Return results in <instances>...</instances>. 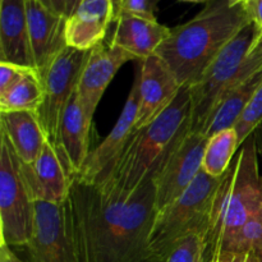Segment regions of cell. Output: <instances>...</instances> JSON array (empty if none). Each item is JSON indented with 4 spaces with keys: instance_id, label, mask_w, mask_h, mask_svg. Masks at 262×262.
Here are the masks:
<instances>
[{
    "instance_id": "cell-37",
    "label": "cell",
    "mask_w": 262,
    "mask_h": 262,
    "mask_svg": "<svg viewBox=\"0 0 262 262\" xmlns=\"http://www.w3.org/2000/svg\"><path fill=\"white\" fill-rule=\"evenodd\" d=\"M114 3H115V0H114Z\"/></svg>"
},
{
    "instance_id": "cell-17",
    "label": "cell",
    "mask_w": 262,
    "mask_h": 262,
    "mask_svg": "<svg viewBox=\"0 0 262 262\" xmlns=\"http://www.w3.org/2000/svg\"><path fill=\"white\" fill-rule=\"evenodd\" d=\"M114 23L115 27L109 42L129 53L136 60H143L155 55L170 33V28L156 19L130 13L122 12L117 14Z\"/></svg>"
},
{
    "instance_id": "cell-25",
    "label": "cell",
    "mask_w": 262,
    "mask_h": 262,
    "mask_svg": "<svg viewBox=\"0 0 262 262\" xmlns=\"http://www.w3.org/2000/svg\"><path fill=\"white\" fill-rule=\"evenodd\" d=\"M262 122V84L258 87L256 94L248 102L246 109L241 114L233 128L235 129L239 140V145L242 146L248 138L255 135V130Z\"/></svg>"
},
{
    "instance_id": "cell-15",
    "label": "cell",
    "mask_w": 262,
    "mask_h": 262,
    "mask_svg": "<svg viewBox=\"0 0 262 262\" xmlns=\"http://www.w3.org/2000/svg\"><path fill=\"white\" fill-rule=\"evenodd\" d=\"M26 10L33 64L41 76L50 61L67 46V17L51 12L41 0H26Z\"/></svg>"
},
{
    "instance_id": "cell-26",
    "label": "cell",
    "mask_w": 262,
    "mask_h": 262,
    "mask_svg": "<svg viewBox=\"0 0 262 262\" xmlns=\"http://www.w3.org/2000/svg\"><path fill=\"white\" fill-rule=\"evenodd\" d=\"M233 251L251 252L262 262V207L241 229Z\"/></svg>"
},
{
    "instance_id": "cell-33",
    "label": "cell",
    "mask_w": 262,
    "mask_h": 262,
    "mask_svg": "<svg viewBox=\"0 0 262 262\" xmlns=\"http://www.w3.org/2000/svg\"><path fill=\"white\" fill-rule=\"evenodd\" d=\"M66 2H67V17H69V15H71L77 8H78V5L81 4L83 0H66Z\"/></svg>"
},
{
    "instance_id": "cell-6",
    "label": "cell",
    "mask_w": 262,
    "mask_h": 262,
    "mask_svg": "<svg viewBox=\"0 0 262 262\" xmlns=\"http://www.w3.org/2000/svg\"><path fill=\"white\" fill-rule=\"evenodd\" d=\"M222 178L201 170L173 204L156 214L150 238L154 261L164 262L176 243L191 233L201 230L206 237L210 211Z\"/></svg>"
},
{
    "instance_id": "cell-16",
    "label": "cell",
    "mask_w": 262,
    "mask_h": 262,
    "mask_svg": "<svg viewBox=\"0 0 262 262\" xmlns=\"http://www.w3.org/2000/svg\"><path fill=\"white\" fill-rule=\"evenodd\" d=\"M115 19L114 0H83L66 22L67 46L90 51L104 42Z\"/></svg>"
},
{
    "instance_id": "cell-19",
    "label": "cell",
    "mask_w": 262,
    "mask_h": 262,
    "mask_svg": "<svg viewBox=\"0 0 262 262\" xmlns=\"http://www.w3.org/2000/svg\"><path fill=\"white\" fill-rule=\"evenodd\" d=\"M92 120L94 119L87 114L79 102L77 94H74L64 112L56 147L68 163L73 177L81 171L90 154V130Z\"/></svg>"
},
{
    "instance_id": "cell-22",
    "label": "cell",
    "mask_w": 262,
    "mask_h": 262,
    "mask_svg": "<svg viewBox=\"0 0 262 262\" xmlns=\"http://www.w3.org/2000/svg\"><path fill=\"white\" fill-rule=\"evenodd\" d=\"M43 82L36 69H28L13 86L0 94V113H37L43 101Z\"/></svg>"
},
{
    "instance_id": "cell-28",
    "label": "cell",
    "mask_w": 262,
    "mask_h": 262,
    "mask_svg": "<svg viewBox=\"0 0 262 262\" xmlns=\"http://www.w3.org/2000/svg\"><path fill=\"white\" fill-rule=\"evenodd\" d=\"M28 69L32 68H26L9 61H0V94L13 86Z\"/></svg>"
},
{
    "instance_id": "cell-36",
    "label": "cell",
    "mask_w": 262,
    "mask_h": 262,
    "mask_svg": "<svg viewBox=\"0 0 262 262\" xmlns=\"http://www.w3.org/2000/svg\"><path fill=\"white\" fill-rule=\"evenodd\" d=\"M260 154H261V156H262V150H261V151H260Z\"/></svg>"
},
{
    "instance_id": "cell-20",
    "label": "cell",
    "mask_w": 262,
    "mask_h": 262,
    "mask_svg": "<svg viewBox=\"0 0 262 262\" xmlns=\"http://www.w3.org/2000/svg\"><path fill=\"white\" fill-rule=\"evenodd\" d=\"M0 133L5 136L20 163L31 164L49 142L36 113H0Z\"/></svg>"
},
{
    "instance_id": "cell-21",
    "label": "cell",
    "mask_w": 262,
    "mask_h": 262,
    "mask_svg": "<svg viewBox=\"0 0 262 262\" xmlns=\"http://www.w3.org/2000/svg\"><path fill=\"white\" fill-rule=\"evenodd\" d=\"M262 84V69L256 74L251 76L246 81L241 82L239 84L234 87L232 91L228 92L224 96V99L220 101L216 109L211 114L210 119L207 120L205 125L204 133L207 138L214 136L215 133L220 130L233 128L239 119L241 114L246 109L248 102L256 94Z\"/></svg>"
},
{
    "instance_id": "cell-31",
    "label": "cell",
    "mask_w": 262,
    "mask_h": 262,
    "mask_svg": "<svg viewBox=\"0 0 262 262\" xmlns=\"http://www.w3.org/2000/svg\"><path fill=\"white\" fill-rule=\"evenodd\" d=\"M43 5L51 12L67 17V2L66 0H41Z\"/></svg>"
},
{
    "instance_id": "cell-9",
    "label": "cell",
    "mask_w": 262,
    "mask_h": 262,
    "mask_svg": "<svg viewBox=\"0 0 262 262\" xmlns=\"http://www.w3.org/2000/svg\"><path fill=\"white\" fill-rule=\"evenodd\" d=\"M23 248L27 262H81L68 200L36 202L33 234Z\"/></svg>"
},
{
    "instance_id": "cell-24",
    "label": "cell",
    "mask_w": 262,
    "mask_h": 262,
    "mask_svg": "<svg viewBox=\"0 0 262 262\" xmlns=\"http://www.w3.org/2000/svg\"><path fill=\"white\" fill-rule=\"evenodd\" d=\"M206 237L201 230L191 233L176 243L164 262H205Z\"/></svg>"
},
{
    "instance_id": "cell-11",
    "label": "cell",
    "mask_w": 262,
    "mask_h": 262,
    "mask_svg": "<svg viewBox=\"0 0 262 262\" xmlns=\"http://www.w3.org/2000/svg\"><path fill=\"white\" fill-rule=\"evenodd\" d=\"M137 114L138 86L135 79L115 125L102 142L90 151L81 171L74 178L83 183L99 184L109 176L110 170L135 133Z\"/></svg>"
},
{
    "instance_id": "cell-7",
    "label": "cell",
    "mask_w": 262,
    "mask_h": 262,
    "mask_svg": "<svg viewBox=\"0 0 262 262\" xmlns=\"http://www.w3.org/2000/svg\"><path fill=\"white\" fill-rule=\"evenodd\" d=\"M36 202L31 196L17 158L0 133V224L2 243L25 247L35 228Z\"/></svg>"
},
{
    "instance_id": "cell-1",
    "label": "cell",
    "mask_w": 262,
    "mask_h": 262,
    "mask_svg": "<svg viewBox=\"0 0 262 262\" xmlns=\"http://www.w3.org/2000/svg\"><path fill=\"white\" fill-rule=\"evenodd\" d=\"M81 262H155L150 248L155 187L124 191L73 179L68 197Z\"/></svg>"
},
{
    "instance_id": "cell-3",
    "label": "cell",
    "mask_w": 262,
    "mask_h": 262,
    "mask_svg": "<svg viewBox=\"0 0 262 262\" xmlns=\"http://www.w3.org/2000/svg\"><path fill=\"white\" fill-rule=\"evenodd\" d=\"M255 135L238 150L215 194L206 229V255L233 251L246 223L262 207V176Z\"/></svg>"
},
{
    "instance_id": "cell-32",
    "label": "cell",
    "mask_w": 262,
    "mask_h": 262,
    "mask_svg": "<svg viewBox=\"0 0 262 262\" xmlns=\"http://www.w3.org/2000/svg\"><path fill=\"white\" fill-rule=\"evenodd\" d=\"M0 262H27L15 255L12 247H9L5 243H0Z\"/></svg>"
},
{
    "instance_id": "cell-4",
    "label": "cell",
    "mask_w": 262,
    "mask_h": 262,
    "mask_svg": "<svg viewBox=\"0 0 262 262\" xmlns=\"http://www.w3.org/2000/svg\"><path fill=\"white\" fill-rule=\"evenodd\" d=\"M191 129V92L183 87L173 104L154 122L135 130L101 183L133 191L151 183L182 137Z\"/></svg>"
},
{
    "instance_id": "cell-8",
    "label": "cell",
    "mask_w": 262,
    "mask_h": 262,
    "mask_svg": "<svg viewBox=\"0 0 262 262\" xmlns=\"http://www.w3.org/2000/svg\"><path fill=\"white\" fill-rule=\"evenodd\" d=\"M90 51L66 46L41 74L43 82V101L36 113L48 141L58 147L59 130L66 107L76 94L79 76Z\"/></svg>"
},
{
    "instance_id": "cell-35",
    "label": "cell",
    "mask_w": 262,
    "mask_h": 262,
    "mask_svg": "<svg viewBox=\"0 0 262 262\" xmlns=\"http://www.w3.org/2000/svg\"><path fill=\"white\" fill-rule=\"evenodd\" d=\"M232 2L234 3H243V4H246V3H248L250 0H232Z\"/></svg>"
},
{
    "instance_id": "cell-27",
    "label": "cell",
    "mask_w": 262,
    "mask_h": 262,
    "mask_svg": "<svg viewBox=\"0 0 262 262\" xmlns=\"http://www.w3.org/2000/svg\"><path fill=\"white\" fill-rule=\"evenodd\" d=\"M159 2L160 0H115V15L124 12L156 19L155 13Z\"/></svg>"
},
{
    "instance_id": "cell-14",
    "label": "cell",
    "mask_w": 262,
    "mask_h": 262,
    "mask_svg": "<svg viewBox=\"0 0 262 262\" xmlns=\"http://www.w3.org/2000/svg\"><path fill=\"white\" fill-rule=\"evenodd\" d=\"M130 60H136L135 56L110 42H101L90 50L79 76L76 94L92 119L110 82L118 71Z\"/></svg>"
},
{
    "instance_id": "cell-30",
    "label": "cell",
    "mask_w": 262,
    "mask_h": 262,
    "mask_svg": "<svg viewBox=\"0 0 262 262\" xmlns=\"http://www.w3.org/2000/svg\"><path fill=\"white\" fill-rule=\"evenodd\" d=\"M246 7L253 22L262 28V0H250L246 3Z\"/></svg>"
},
{
    "instance_id": "cell-23",
    "label": "cell",
    "mask_w": 262,
    "mask_h": 262,
    "mask_svg": "<svg viewBox=\"0 0 262 262\" xmlns=\"http://www.w3.org/2000/svg\"><path fill=\"white\" fill-rule=\"evenodd\" d=\"M241 147L234 128L220 130L207 140L202 158V170L214 178H222Z\"/></svg>"
},
{
    "instance_id": "cell-29",
    "label": "cell",
    "mask_w": 262,
    "mask_h": 262,
    "mask_svg": "<svg viewBox=\"0 0 262 262\" xmlns=\"http://www.w3.org/2000/svg\"><path fill=\"white\" fill-rule=\"evenodd\" d=\"M205 262H260L255 255L245 251H216L206 255Z\"/></svg>"
},
{
    "instance_id": "cell-34",
    "label": "cell",
    "mask_w": 262,
    "mask_h": 262,
    "mask_svg": "<svg viewBox=\"0 0 262 262\" xmlns=\"http://www.w3.org/2000/svg\"><path fill=\"white\" fill-rule=\"evenodd\" d=\"M182 2H188V3H205L206 4L209 0H182Z\"/></svg>"
},
{
    "instance_id": "cell-12",
    "label": "cell",
    "mask_w": 262,
    "mask_h": 262,
    "mask_svg": "<svg viewBox=\"0 0 262 262\" xmlns=\"http://www.w3.org/2000/svg\"><path fill=\"white\" fill-rule=\"evenodd\" d=\"M136 77L138 86V114L136 130L146 127L163 114L183 89L173 72L159 55L140 60Z\"/></svg>"
},
{
    "instance_id": "cell-18",
    "label": "cell",
    "mask_w": 262,
    "mask_h": 262,
    "mask_svg": "<svg viewBox=\"0 0 262 262\" xmlns=\"http://www.w3.org/2000/svg\"><path fill=\"white\" fill-rule=\"evenodd\" d=\"M0 61L35 69L26 0H0Z\"/></svg>"
},
{
    "instance_id": "cell-5",
    "label": "cell",
    "mask_w": 262,
    "mask_h": 262,
    "mask_svg": "<svg viewBox=\"0 0 262 262\" xmlns=\"http://www.w3.org/2000/svg\"><path fill=\"white\" fill-rule=\"evenodd\" d=\"M262 69V28L246 26L189 86L191 130L202 132L214 110L237 84Z\"/></svg>"
},
{
    "instance_id": "cell-10",
    "label": "cell",
    "mask_w": 262,
    "mask_h": 262,
    "mask_svg": "<svg viewBox=\"0 0 262 262\" xmlns=\"http://www.w3.org/2000/svg\"><path fill=\"white\" fill-rule=\"evenodd\" d=\"M207 140L202 132L189 129L169 154L152 181L156 214L173 204L202 170Z\"/></svg>"
},
{
    "instance_id": "cell-2",
    "label": "cell",
    "mask_w": 262,
    "mask_h": 262,
    "mask_svg": "<svg viewBox=\"0 0 262 262\" xmlns=\"http://www.w3.org/2000/svg\"><path fill=\"white\" fill-rule=\"evenodd\" d=\"M251 22L243 3L209 0L192 19L170 28L156 55L165 61L182 86L189 87L219 51Z\"/></svg>"
},
{
    "instance_id": "cell-13",
    "label": "cell",
    "mask_w": 262,
    "mask_h": 262,
    "mask_svg": "<svg viewBox=\"0 0 262 262\" xmlns=\"http://www.w3.org/2000/svg\"><path fill=\"white\" fill-rule=\"evenodd\" d=\"M20 169L35 202L61 204L68 200L74 177L60 151L50 142L33 163H20Z\"/></svg>"
}]
</instances>
